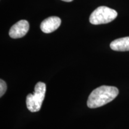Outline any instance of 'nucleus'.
<instances>
[{"label": "nucleus", "mask_w": 129, "mask_h": 129, "mask_svg": "<svg viewBox=\"0 0 129 129\" xmlns=\"http://www.w3.org/2000/svg\"><path fill=\"white\" fill-rule=\"evenodd\" d=\"M118 93V89L115 87L102 85L90 93L87 101L88 107L96 108L104 106L113 101Z\"/></svg>", "instance_id": "nucleus-1"}, {"label": "nucleus", "mask_w": 129, "mask_h": 129, "mask_svg": "<svg viewBox=\"0 0 129 129\" xmlns=\"http://www.w3.org/2000/svg\"><path fill=\"white\" fill-rule=\"evenodd\" d=\"M46 91V84L38 82L35 85L34 94H29L26 96V106L30 112H38L41 108Z\"/></svg>", "instance_id": "nucleus-2"}, {"label": "nucleus", "mask_w": 129, "mask_h": 129, "mask_svg": "<svg viewBox=\"0 0 129 129\" xmlns=\"http://www.w3.org/2000/svg\"><path fill=\"white\" fill-rule=\"evenodd\" d=\"M118 13L115 10L106 6H101L93 11L90 16L89 21L93 25L108 23L117 17Z\"/></svg>", "instance_id": "nucleus-3"}, {"label": "nucleus", "mask_w": 129, "mask_h": 129, "mask_svg": "<svg viewBox=\"0 0 129 129\" xmlns=\"http://www.w3.org/2000/svg\"><path fill=\"white\" fill-rule=\"evenodd\" d=\"M29 29V24L26 20H21L12 26L9 30V35L11 38L16 39L25 36Z\"/></svg>", "instance_id": "nucleus-4"}, {"label": "nucleus", "mask_w": 129, "mask_h": 129, "mask_svg": "<svg viewBox=\"0 0 129 129\" xmlns=\"http://www.w3.org/2000/svg\"><path fill=\"white\" fill-rule=\"evenodd\" d=\"M61 19L57 16H51L47 18L41 22L40 28L46 34L54 32L60 26Z\"/></svg>", "instance_id": "nucleus-5"}, {"label": "nucleus", "mask_w": 129, "mask_h": 129, "mask_svg": "<svg viewBox=\"0 0 129 129\" xmlns=\"http://www.w3.org/2000/svg\"><path fill=\"white\" fill-rule=\"evenodd\" d=\"M110 47L114 51H129V37L115 40L110 44Z\"/></svg>", "instance_id": "nucleus-6"}, {"label": "nucleus", "mask_w": 129, "mask_h": 129, "mask_svg": "<svg viewBox=\"0 0 129 129\" xmlns=\"http://www.w3.org/2000/svg\"><path fill=\"white\" fill-rule=\"evenodd\" d=\"M7 84L2 79L0 80V97H2L7 90Z\"/></svg>", "instance_id": "nucleus-7"}, {"label": "nucleus", "mask_w": 129, "mask_h": 129, "mask_svg": "<svg viewBox=\"0 0 129 129\" xmlns=\"http://www.w3.org/2000/svg\"><path fill=\"white\" fill-rule=\"evenodd\" d=\"M63 1H65V2H71L73 0H62Z\"/></svg>", "instance_id": "nucleus-8"}]
</instances>
